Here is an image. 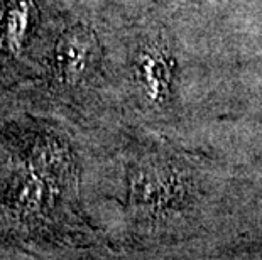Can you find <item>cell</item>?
Segmentation results:
<instances>
[{
  "instance_id": "6da1fadb",
  "label": "cell",
  "mask_w": 262,
  "mask_h": 260,
  "mask_svg": "<svg viewBox=\"0 0 262 260\" xmlns=\"http://www.w3.org/2000/svg\"><path fill=\"white\" fill-rule=\"evenodd\" d=\"M32 10H34L32 0H9L0 27V37L9 53H20L29 32Z\"/></svg>"
},
{
  "instance_id": "7a4b0ae2",
  "label": "cell",
  "mask_w": 262,
  "mask_h": 260,
  "mask_svg": "<svg viewBox=\"0 0 262 260\" xmlns=\"http://www.w3.org/2000/svg\"><path fill=\"white\" fill-rule=\"evenodd\" d=\"M92 54V37L85 32H73L61 44V69L66 80L75 81L86 69Z\"/></svg>"
},
{
  "instance_id": "3957f363",
  "label": "cell",
  "mask_w": 262,
  "mask_h": 260,
  "mask_svg": "<svg viewBox=\"0 0 262 260\" xmlns=\"http://www.w3.org/2000/svg\"><path fill=\"white\" fill-rule=\"evenodd\" d=\"M159 64L161 61L154 54H146L141 61V75H142V85L146 88L147 95L152 100H158L163 91V80L159 75Z\"/></svg>"
}]
</instances>
